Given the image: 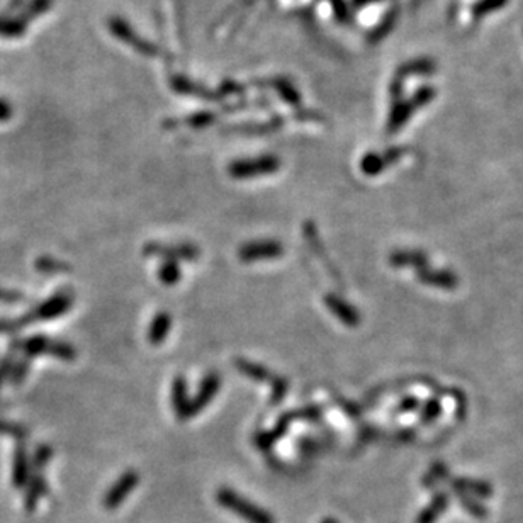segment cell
Instances as JSON below:
<instances>
[{
	"instance_id": "cell-1",
	"label": "cell",
	"mask_w": 523,
	"mask_h": 523,
	"mask_svg": "<svg viewBox=\"0 0 523 523\" xmlns=\"http://www.w3.org/2000/svg\"><path fill=\"white\" fill-rule=\"evenodd\" d=\"M73 292H71L70 289H62V291L55 292L53 296L48 297L45 303H41L39 306L31 309L29 313L22 315L21 318L0 320V335L15 333L22 330L24 327H29V324L34 323L57 320L59 316H63L65 313L70 311V308L73 306Z\"/></svg>"
},
{
	"instance_id": "cell-2",
	"label": "cell",
	"mask_w": 523,
	"mask_h": 523,
	"mask_svg": "<svg viewBox=\"0 0 523 523\" xmlns=\"http://www.w3.org/2000/svg\"><path fill=\"white\" fill-rule=\"evenodd\" d=\"M216 501L223 506L224 510L231 511L243 518L247 523H275V518L272 517L271 511H267L257 503L250 501L245 496L231 487H220L216 491Z\"/></svg>"
},
{
	"instance_id": "cell-3",
	"label": "cell",
	"mask_w": 523,
	"mask_h": 523,
	"mask_svg": "<svg viewBox=\"0 0 523 523\" xmlns=\"http://www.w3.org/2000/svg\"><path fill=\"white\" fill-rule=\"evenodd\" d=\"M233 366L238 368L241 375L245 378L255 380V382H268L271 384V404L277 406L284 401V398L289 392V380L282 378V375H277L275 372H272L271 368H267L262 364L252 362V360L243 359V357H238L233 360Z\"/></svg>"
},
{
	"instance_id": "cell-4",
	"label": "cell",
	"mask_w": 523,
	"mask_h": 523,
	"mask_svg": "<svg viewBox=\"0 0 523 523\" xmlns=\"http://www.w3.org/2000/svg\"><path fill=\"white\" fill-rule=\"evenodd\" d=\"M146 257H160L170 262H194L201 257V248L194 243H160L150 241L143 247Z\"/></svg>"
},
{
	"instance_id": "cell-5",
	"label": "cell",
	"mask_w": 523,
	"mask_h": 523,
	"mask_svg": "<svg viewBox=\"0 0 523 523\" xmlns=\"http://www.w3.org/2000/svg\"><path fill=\"white\" fill-rule=\"evenodd\" d=\"M280 166V160L273 155H265L259 158H248V160H238L229 165L228 172L233 178H252L277 172Z\"/></svg>"
},
{
	"instance_id": "cell-6",
	"label": "cell",
	"mask_w": 523,
	"mask_h": 523,
	"mask_svg": "<svg viewBox=\"0 0 523 523\" xmlns=\"http://www.w3.org/2000/svg\"><path fill=\"white\" fill-rule=\"evenodd\" d=\"M285 253L284 245L277 240H255L241 245L238 257L243 262L280 259Z\"/></svg>"
},
{
	"instance_id": "cell-7",
	"label": "cell",
	"mask_w": 523,
	"mask_h": 523,
	"mask_svg": "<svg viewBox=\"0 0 523 523\" xmlns=\"http://www.w3.org/2000/svg\"><path fill=\"white\" fill-rule=\"evenodd\" d=\"M221 387V375L217 372H209L204 379H202L199 391L196 392L194 398H190L189 410H187V420L192 416H197L204 410L206 406H209L214 399V396L217 394Z\"/></svg>"
},
{
	"instance_id": "cell-8",
	"label": "cell",
	"mask_w": 523,
	"mask_h": 523,
	"mask_svg": "<svg viewBox=\"0 0 523 523\" xmlns=\"http://www.w3.org/2000/svg\"><path fill=\"white\" fill-rule=\"evenodd\" d=\"M138 482H140V475L136 471H126L124 474L119 475L117 481L107 489L106 496L102 499L106 510H116L129 496L131 491L138 486Z\"/></svg>"
},
{
	"instance_id": "cell-9",
	"label": "cell",
	"mask_w": 523,
	"mask_h": 523,
	"mask_svg": "<svg viewBox=\"0 0 523 523\" xmlns=\"http://www.w3.org/2000/svg\"><path fill=\"white\" fill-rule=\"evenodd\" d=\"M324 304L330 309L333 315L336 316V320L340 323H343L345 327L355 328L360 324V313L359 309L352 306L347 299H343L338 294H327L324 296Z\"/></svg>"
},
{
	"instance_id": "cell-10",
	"label": "cell",
	"mask_w": 523,
	"mask_h": 523,
	"mask_svg": "<svg viewBox=\"0 0 523 523\" xmlns=\"http://www.w3.org/2000/svg\"><path fill=\"white\" fill-rule=\"evenodd\" d=\"M416 277L422 284L431 285V287L440 289H455L459 285V279L454 272L449 271H437V268L423 267L416 272Z\"/></svg>"
},
{
	"instance_id": "cell-11",
	"label": "cell",
	"mask_w": 523,
	"mask_h": 523,
	"mask_svg": "<svg viewBox=\"0 0 523 523\" xmlns=\"http://www.w3.org/2000/svg\"><path fill=\"white\" fill-rule=\"evenodd\" d=\"M389 264L398 268L416 267L420 271L428 265V255L420 250H396L389 255Z\"/></svg>"
},
{
	"instance_id": "cell-12",
	"label": "cell",
	"mask_w": 523,
	"mask_h": 523,
	"mask_svg": "<svg viewBox=\"0 0 523 523\" xmlns=\"http://www.w3.org/2000/svg\"><path fill=\"white\" fill-rule=\"evenodd\" d=\"M29 481V459L24 443L15 445L14 461H12V485L15 487H24Z\"/></svg>"
},
{
	"instance_id": "cell-13",
	"label": "cell",
	"mask_w": 523,
	"mask_h": 523,
	"mask_svg": "<svg viewBox=\"0 0 523 523\" xmlns=\"http://www.w3.org/2000/svg\"><path fill=\"white\" fill-rule=\"evenodd\" d=\"M189 392H187V380L182 375H177L172 386V406L175 411V416L180 422L187 420V410H189Z\"/></svg>"
},
{
	"instance_id": "cell-14",
	"label": "cell",
	"mask_w": 523,
	"mask_h": 523,
	"mask_svg": "<svg viewBox=\"0 0 523 523\" xmlns=\"http://www.w3.org/2000/svg\"><path fill=\"white\" fill-rule=\"evenodd\" d=\"M170 330H172V315L166 311L157 313L148 327V342L158 347L165 342Z\"/></svg>"
},
{
	"instance_id": "cell-15",
	"label": "cell",
	"mask_w": 523,
	"mask_h": 523,
	"mask_svg": "<svg viewBox=\"0 0 523 523\" xmlns=\"http://www.w3.org/2000/svg\"><path fill=\"white\" fill-rule=\"evenodd\" d=\"M447 506H449V496L445 493H437L427 505V508L420 511V515L416 517V523H435L445 513Z\"/></svg>"
},
{
	"instance_id": "cell-16",
	"label": "cell",
	"mask_w": 523,
	"mask_h": 523,
	"mask_svg": "<svg viewBox=\"0 0 523 523\" xmlns=\"http://www.w3.org/2000/svg\"><path fill=\"white\" fill-rule=\"evenodd\" d=\"M399 150H391L389 153L384 155H368L362 160V172L366 175H378L379 172H382L387 165H391L392 162L398 160Z\"/></svg>"
},
{
	"instance_id": "cell-17",
	"label": "cell",
	"mask_w": 523,
	"mask_h": 523,
	"mask_svg": "<svg viewBox=\"0 0 523 523\" xmlns=\"http://www.w3.org/2000/svg\"><path fill=\"white\" fill-rule=\"evenodd\" d=\"M291 422H292V420H291V416H289V413L280 416V420L277 422V425H275V428H273V430L265 431V434H262V435H259V437H257V440H255L257 445H259L260 449H268V447H272L273 443L277 442V440H279L280 437H284L285 431L289 430V425H291Z\"/></svg>"
},
{
	"instance_id": "cell-18",
	"label": "cell",
	"mask_w": 523,
	"mask_h": 523,
	"mask_svg": "<svg viewBox=\"0 0 523 523\" xmlns=\"http://www.w3.org/2000/svg\"><path fill=\"white\" fill-rule=\"evenodd\" d=\"M454 487L457 493L474 494V496H489L491 486L486 482L473 481V479H455Z\"/></svg>"
},
{
	"instance_id": "cell-19",
	"label": "cell",
	"mask_w": 523,
	"mask_h": 523,
	"mask_svg": "<svg viewBox=\"0 0 523 523\" xmlns=\"http://www.w3.org/2000/svg\"><path fill=\"white\" fill-rule=\"evenodd\" d=\"M48 355L55 357V359L63 360V362H73L77 359V350L69 342L63 340H51L50 347H48Z\"/></svg>"
},
{
	"instance_id": "cell-20",
	"label": "cell",
	"mask_w": 523,
	"mask_h": 523,
	"mask_svg": "<svg viewBox=\"0 0 523 523\" xmlns=\"http://www.w3.org/2000/svg\"><path fill=\"white\" fill-rule=\"evenodd\" d=\"M158 279L164 285H175L182 279V268L178 262L164 260V264L158 267Z\"/></svg>"
},
{
	"instance_id": "cell-21",
	"label": "cell",
	"mask_w": 523,
	"mask_h": 523,
	"mask_svg": "<svg viewBox=\"0 0 523 523\" xmlns=\"http://www.w3.org/2000/svg\"><path fill=\"white\" fill-rule=\"evenodd\" d=\"M36 271L41 273H59V272H69L70 267L65 262H59L53 257H39L36 260Z\"/></svg>"
},
{
	"instance_id": "cell-22",
	"label": "cell",
	"mask_w": 523,
	"mask_h": 523,
	"mask_svg": "<svg viewBox=\"0 0 523 523\" xmlns=\"http://www.w3.org/2000/svg\"><path fill=\"white\" fill-rule=\"evenodd\" d=\"M31 362L33 360L27 359V357H19V359L14 360V366H12V372H10V378L9 380L12 382V386H21L22 380L27 378V372H29V367H31Z\"/></svg>"
},
{
	"instance_id": "cell-23",
	"label": "cell",
	"mask_w": 523,
	"mask_h": 523,
	"mask_svg": "<svg viewBox=\"0 0 523 523\" xmlns=\"http://www.w3.org/2000/svg\"><path fill=\"white\" fill-rule=\"evenodd\" d=\"M45 491H46V481L43 479L41 474H36L34 478L31 479L29 491H27V496H26L27 510H33V506L36 505V501H38V498L41 496V494H45Z\"/></svg>"
},
{
	"instance_id": "cell-24",
	"label": "cell",
	"mask_w": 523,
	"mask_h": 523,
	"mask_svg": "<svg viewBox=\"0 0 523 523\" xmlns=\"http://www.w3.org/2000/svg\"><path fill=\"white\" fill-rule=\"evenodd\" d=\"M0 434L2 435H10V437L24 440L29 435V430L21 423L15 422H7V420H0Z\"/></svg>"
},
{
	"instance_id": "cell-25",
	"label": "cell",
	"mask_w": 523,
	"mask_h": 523,
	"mask_svg": "<svg viewBox=\"0 0 523 523\" xmlns=\"http://www.w3.org/2000/svg\"><path fill=\"white\" fill-rule=\"evenodd\" d=\"M51 457H53V449H51L50 445H46V443L39 445L38 449H36L34 455H33V464H34L36 469L41 471L43 467H45L46 464L50 462Z\"/></svg>"
},
{
	"instance_id": "cell-26",
	"label": "cell",
	"mask_w": 523,
	"mask_h": 523,
	"mask_svg": "<svg viewBox=\"0 0 523 523\" xmlns=\"http://www.w3.org/2000/svg\"><path fill=\"white\" fill-rule=\"evenodd\" d=\"M440 411H442V408H440V403L437 399H430V401H427L425 406H423V413L420 416V420H422L423 423L434 422L440 415Z\"/></svg>"
},
{
	"instance_id": "cell-27",
	"label": "cell",
	"mask_w": 523,
	"mask_h": 523,
	"mask_svg": "<svg viewBox=\"0 0 523 523\" xmlns=\"http://www.w3.org/2000/svg\"><path fill=\"white\" fill-rule=\"evenodd\" d=\"M459 499H461L464 508L469 511L471 515H474V517H486V510L482 508L478 501H474V499H471L469 496H467V494L459 493Z\"/></svg>"
},
{
	"instance_id": "cell-28",
	"label": "cell",
	"mask_w": 523,
	"mask_h": 523,
	"mask_svg": "<svg viewBox=\"0 0 523 523\" xmlns=\"http://www.w3.org/2000/svg\"><path fill=\"white\" fill-rule=\"evenodd\" d=\"M14 360H15L14 359V352H12V350L6 357H2V359H0V389H2V386H3V380L10 378Z\"/></svg>"
},
{
	"instance_id": "cell-29",
	"label": "cell",
	"mask_w": 523,
	"mask_h": 523,
	"mask_svg": "<svg viewBox=\"0 0 523 523\" xmlns=\"http://www.w3.org/2000/svg\"><path fill=\"white\" fill-rule=\"evenodd\" d=\"M505 2H506V0H481V2L475 6L474 15H485V14H487V12L496 10V9H499V7H503V3H505Z\"/></svg>"
},
{
	"instance_id": "cell-30",
	"label": "cell",
	"mask_w": 523,
	"mask_h": 523,
	"mask_svg": "<svg viewBox=\"0 0 523 523\" xmlns=\"http://www.w3.org/2000/svg\"><path fill=\"white\" fill-rule=\"evenodd\" d=\"M420 408V401L418 398L415 396H408V398L401 399V403L398 404V411L399 413H410V411H415Z\"/></svg>"
},
{
	"instance_id": "cell-31",
	"label": "cell",
	"mask_w": 523,
	"mask_h": 523,
	"mask_svg": "<svg viewBox=\"0 0 523 523\" xmlns=\"http://www.w3.org/2000/svg\"><path fill=\"white\" fill-rule=\"evenodd\" d=\"M22 297L24 296L19 291L0 287V303H17V301H22Z\"/></svg>"
},
{
	"instance_id": "cell-32",
	"label": "cell",
	"mask_w": 523,
	"mask_h": 523,
	"mask_svg": "<svg viewBox=\"0 0 523 523\" xmlns=\"http://www.w3.org/2000/svg\"><path fill=\"white\" fill-rule=\"evenodd\" d=\"M321 523H336V520H333V518H324Z\"/></svg>"
}]
</instances>
